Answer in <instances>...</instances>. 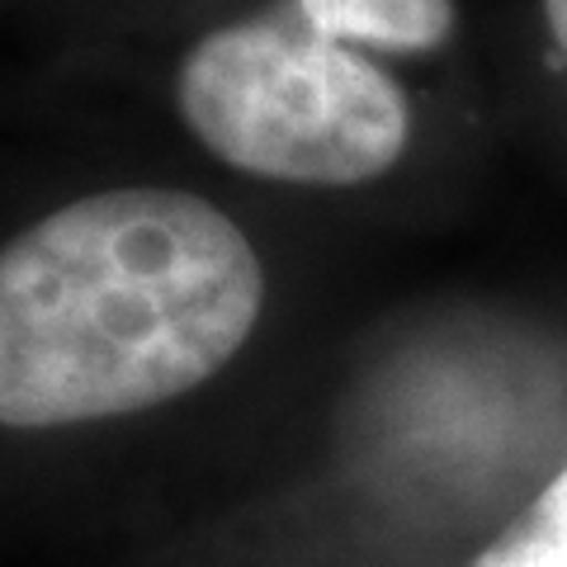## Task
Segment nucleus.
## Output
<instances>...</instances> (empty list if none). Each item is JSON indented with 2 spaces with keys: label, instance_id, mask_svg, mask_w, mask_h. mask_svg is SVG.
Returning <instances> with one entry per match:
<instances>
[{
  "label": "nucleus",
  "instance_id": "f257e3e1",
  "mask_svg": "<svg viewBox=\"0 0 567 567\" xmlns=\"http://www.w3.org/2000/svg\"><path fill=\"white\" fill-rule=\"evenodd\" d=\"M265 312V265L189 189H100L0 241V431H71L204 388Z\"/></svg>",
  "mask_w": 567,
  "mask_h": 567
},
{
  "label": "nucleus",
  "instance_id": "f03ea898",
  "mask_svg": "<svg viewBox=\"0 0 567 567\" xmlns=\"http://www.w3.org/2000/svg\"><path fill=\"white\" fill-rule=\"evenodd\" d=\"M175 110L208 156L275 185H369L412 142L402 85L298 14L204 33L175 71Z\"/></svg>",
  "mask_w": 567,
  "mask_h": 567
},
{
  "label": "nucleus",
  "instance_id": "7ed1b4c3",
  "mask_svg": "<svg viewBox=\"0 0 567 567\" xmlns=\"http://www.w3.org/2000/svg\"><path fill=\"white\" fill-rule=\"evenodd\" d=\"M293 14L360 52H435L458 24L454 0H293Z\"/></svg>",
  "mask_w": 567,
  "mask_h": 567
},
{
  "label": "nucleus",
  "instance_id": "20e7f679",
  "mask_svg": "<svg viewBox=\"0 0 567 567\" xmlns=\"http://www.w3.org/2000/svg\"><path fill=\"white\" fill-rule=\"evenodd\" d=\"M468 567H567V468Z\"/></svg>",
  "mask_w": 567,
  "mask_h": 567
},
{
  "label": "nucleus",
  "instance_id": "39448f33",
  "mask_svg": "<svg viewBox=\"0 0 567 567\" xmlns=\"http://www.w3.org/2000/svg\"><path fill=\"white\" fill-rule=\"evenodd\" d=\"M544 20H548V33H554L558 52L567 58V0H544Z\"/></svg>",
  "mask_w": 567,
  "mask_h": 567
}]
</instances>
